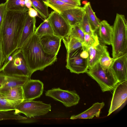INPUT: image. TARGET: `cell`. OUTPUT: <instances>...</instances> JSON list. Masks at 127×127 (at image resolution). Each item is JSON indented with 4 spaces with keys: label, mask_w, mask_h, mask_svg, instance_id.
<instances>
[{
    "label": "cell",
    "mask_w": 127,
    "mask_h": 127,
    "mask_svg": "<svg viewBox=\"0 0 127 127\" xmlns=\"http://www.w3.org/2000/svg\"><path fill=\"white\" fill-rule=\"evenodd\" d=\"M20 121H21V122L24 123H32L35 122V120L32 119H28L27 118L26 119L22 120Z\"/></svg>",
    "instance_id": "74e56055"
},
{
    "label": "cell",
    "mask_w": 127,
    "mask_h": 127,
    "mask_svg": "<svg viewBox=\"0 0 127 127\" xmlns=\"http://www.w3.org/2000/svg\"><path fill=\"white\" fill-rule=\"evenodd\" d=\"M0 72L7 76H26L29 79L32 75L20 49L16 50L8 57Z\"/></svg>",
    "instance_id": "277c9868"
},
{
    "label": "cell",
    "mask_w": 127,
    "mask_h": 127,
    "mask_svg": "<svg viewBox=\"0 0 127 127\" xmlns=\"http://www.w3.org/2000/svg\"><path fill=\"white\" fill-rule=\"evenodd\" d=\"M97 35L95 33L94 35L85 33L84 41L83 43V50H87L91 46H95L99 44Z\"/></svg>",
    "instance_id": "83f0119b"
},
{
    "label": "cell",
    "mask_w": 127,
    "mask_h": 127,
    "mask_svg": "<svg viewBox=\"0 0 127 127\" xmlns=\"http://www.w3.org/2000/svg\"><path fill=\"white\" fill-rule=\"evenodd\" d=\"M82 50V47L67 52L65 67L71 72L79 74L86 73L88 69L87 59L83 58L80 56Z\"/></svg>",
    "instance_id": "52a82bcc"
},
{
    "label": "cell",
    "mask_w": 127,
    "mask_h": 127,
    "mask_svg": "<svg viewBox=\"0 0 127 127\" xmlns=\"http://www.w3.org/2000/svg\"><path fill=\"white\" fill-rule=\"evenodd\" d=\"M22 86L24 100H33L43 94V84L39 80L29 79Z\"/></svg>",
    "instance_id": "8fae6325"
},
{
    "label": "cell",
    "mask_w": 127,
    "mask_h": 127,
    "mask_svg": "<svg viewBox=\"0 0 127 127\" xmlns=\"http://www.w3.org/2000/svg\"><path fill=\"white\" fill-rule=\"evenodd\" d=\"M39 37L44 52L50 55L57 56L61 46L62 38L54 34L46 35Z\"/></svg>",
    "instance_id": "7c38bea8"
},
{
    "label": "cell",
    "mask_w": 127,
    "mask_h": 127,
    "mask_svg": "<svg viewBox=\"0 0 127 127\" xmlns=\"http://www.w3.org/2000/svg\"><path fill=\"white\" fill-rule=\"evenodd\" d=\"M107 48L105 45L99 43L96 46H91L87 48L89 54L87 59L88 69L99 62L102 56L107 51Z\"/></svg>",
    "instance_id": "9a60e30c"
},
{
    "label": "cell",
    "mask_w": 127,
    "mask_h": 127,
    "mask_svg": "<svg viewBox=\"0 0 127 127\" xmlns=\"http://www.w3.org/2000/svg\"><path fill=\"white\" fill-rule=\"evenodd\" d=\"M20 49L32 75L36 71L43 70L57 60V56L50 55L44 52L39 37L35 33Z\"/></svg>",
    "instance_id": "7a4b0ae2"
},
{
    "label": "cell",
    "mask_w": 127,
    "mask_h": 127,
    "mask_svg": "<svg viewBox=\"0 0 127 127\" xmlns=\"http://www.w3.org/2000/svg\"><path fill=\"white\" fill-rule=\"evenodd\" d=\"M15 110L0 111V121L5 120L20 121L27 119L20 115Z\"/></svg>",
    "instance_id": "484cf974"
},
{
    "label": "cell",
    "mask_w": 127,
    "mask_h": 127,
    "mask_svg": "<svg viewBox=\"0 0 127 127\" xmlns=\"http://www.w3.org/2000/svg\"><path fill=\"white\" fill-rule=\"evenodd\" d=\"M104 105L105 103L103 102L95 103L86 111L78 114L72 116L70 119L71 120L78 119H92L95 116L98 117L101 110Z\"/></svg>",
    "instance_id": "d6986e66"
},
{
    "label": "cell",
    "mask_w": 127,
    "mask_h": 127,
    "mask_svg": "<svg viewBox=\"0 0 127 127\" xmlns=\"http://www.w3.org/2000/svg\"><path fill=\"white\" fill-rule=\"evenodd\" d=\"M0 94L7 100L22 102L24 100L22 86H16L0 89Z\"/></svg>",
    "instance_id": "2e32d148"
},
{
    "label": "cell",
    "mask_w": 127,
    "mask_h": 127,
    "mask_svg": "<svg viewBox=\"0 0 127 127\" xmlns=\"http://www.w3.org/2000/svg\"><path fill=\"white\" fill-rule=\"evenodd\" d=\"M32 3L31 0H29L25 3L26 6L28 9L31 7Z\"/></svg>",
    "instance_id": "f35d334b"
},
{
    "label": "cell",
    "mask_w": 127,
    "mask_h": 127,
    "mask_svg": "<svg viewBox=\"0 0 127 127\" xmlns=\"http://www.w3.org/2000/svg\"><path fill=\"white\" fill-rule=\"evenodd\" d=\"M44 4L54 11L61 14L66 10L76 7L65 3L59 0H46Z\"/></svg>",
    "instance_id": "7402d4cb"
},
{
    "label": "cell",
    "mask_w": 127,
    "mask_h": 127,
    "mask_svg": "<svg viewBox=\"0 0 127 127\" xmlns=\"http://www.w3.org/2000/svg\"><path fill=\"white\" fill-rule=\"evenodd\" d=\"M100 39L104 43L108 45L111 44L113 32V27L105 20L100 22L99 28Z\"/></svg>",
    "instance_id": "ffe728a7"
},
{
    "label": "cell",
    "mask_w": 127,
    "mask_h": 127,
    "mask_svg": "<svg viewBox=\"0 0 127 127\" xmlns=\"http://www.w3.org/2000/svg\"><path fill=\"white\" fill-rule=\"evenodd\" d=\"M3 60L4 53L2 46V39L0 36V68L3 64Z\"/></svg>",
    "instance_id": "e575fe53"
},
{
    "label": "cell",
    "mask_w": 127,
    "mask_h": 127,
    "mask_svg": "<svg viewBox=\"0 0 127 127\" xmlns=\"http://www.w3.org/2000/svg\"><path fill=\"white\" fill-rule=\"evenodd\" d=\"M83 7L92 29L95 32L99 28V20L93 11L90 2L86 3Z\"/></svg>",
    "instance_id": "44dd1931"
},
{
    "label": "cell",
    "mask_w": 127,
    "mask_h": 127,
    "mask_svg": "<svg viewBox=\"0 0 127 127\" xmlns=\"http://www.w3.org/2000/svg\"><path fill=\"white\" fill-rule=\"evenodd\" d=\"M29 0H25V3L27 2Z\"/></svg>",
    "instance_id": "ab89813d"
},
{
    "label": "cell",
    "mask_w": 127,
    "mask_h": 127,
    "mask_svg": "<svg viewBox=\"0 0 127 127\" xmlns=\"http://www.w3.org/2000/svg\"><path fill=\"white\" fill-rule=\"evenodd\" d=\"M51 109L50 104H45L40 101L24 100L18 105L15 110L31 118L45 115Z\"/></svg>",
    "instance_id": "8992f818"
},
{
    "label": "cell",
    "mask_w": 127,
    "mask_h": 127,
    "mask_svg": "<svg viewBox=\"0 0 127 127\" xmlns=\"http://www.w3.org/2000/svg\"><path fill=\"white\" fill-rule=\"evenodd\" d=\"M113 28L111 45L115 59L127 54V22L124 15L117 14Z\"/></svg>",
    "instance_id": "3957f363"
},
{
    "label": "cell",
    "mask_w": 127,
    "mask_h": 127,
    "mask_svg": "<svg viewBox=\"0 0 127 127\" xmlns=\"http://www.w3.org/2000/svg\"><path fill=\"white\" fill-rule=\"evenodd\" d=\"M42 0L43 1H45L46 0Z\"/></svg>",
    "instance_id": "60d3db41"
},
{
    "label": "cell",
    "mask_w": 127,
    "mask_h": 127,
    "mask_svg": "<svg viewBox=\"0 0 127 127\" xmlns=\"http://www.w3.org/2000/svg\"><path fill=\"white\" fill-rule=\"evenodd\" d=\"M5 3L0 4V36L3 19L6 11Z\"/></svg>",
    "instance_id": "d6a6232c"
},
{
    "label": "cell",
    "mask_w": 127,
    "mask_h": 127,
    "mask_svg": "<svg viewBox=\"0 0 127 127\" xmlns=\"http://www.w3.org/2000/svg\"><path fill=\"white\" fill-rule=\"evenodd\" d=\"M113 91L107 116L120 108L126 101L127 80L118 83Z\"/></svg>",
    "instance_id": "30bf717a"
},
{
    "label": "cell",
    "mask_w": 127,
    "mask_h": 127,
    "mask_svg": "<svg viewBox=\"0 0 127 127\" xmlns=\"http://www.w3.org/2000/svg\"><path fill=\"white\" fill-rule=\"evenodd\" d=\"M67 52L75 50L83 46V43L78 39L68 35L62 39Z\"/></svg>",
    "instance_id": "cb8c5ba5"
},
{
    "label": "cell",
    "mask_w": 127,
    "mask_h": 127,
    "mask_svg": "<svg viewBox=\"0 0 127 127\" xmlns=\"http://www.w3.org/2000/svg\"><path fill=\"white\" fill-rule=\"evenodd\" d=\"M28 12L6 11L0 36L4 53V63L17 47ZM4 64V63H3Z\"/></svg>",
    "instance_id": "6da1fadb"
},
{
    "label": "cell",
    "mask_w": 127,
    "mask_h": 127,
    "mask_svg": "<svg viewBox=\"0 0 127 127\" xmlns=\"http://www.w3.org/2000/svg\"><path fill=\"white\" fill-rule=\"evenodd\" d=\"M35 33L39 37L46 35L54 34L51 26L47 19H45L36 29Z\"/></svg>",
    "instance_id": "4316f807"
},
{
    "label": "cell",
    "mask_w": 127,
    "mask_h": 127,
    "mask_svg": "<svg viewBox=\"0 0 127 127\" xmlns=\"http://www.w3.org/2000/svg\"><path fill=\"white\" fill-rule=\"evenodd\" d=\"M45 95L61 102L66 107L77 105L80 99L79 96L75 91L63 90L59 88L48 90Z\"/></svg>",
    "instance_id": "ba28073f"
},
{
    "label": "cell",
    "mask_w": 127,
    "mask_h": 127,
    "mask_svg": "<svg viewBox=\"0 0 127 127\" xmlns=\"http://www.w3.org/2000/svg\"><path fill=\"white\" fill-rule=\"evenodd\" d=\"M118 83L127 80V54L114 59L109 67Z\"/></svg>",
    "instance_id": "4fadbf2b"
},
{
    "label": "cell",
    "mask_w": 127,
    "mask_h": 127,
    "mask_svg": "<svg viewBox=\"0 0 127 127\" xmlns=\"http://www.w3.org/2000/svg\"><path fill=\"white\" fill-rule=\"evenodd\" d=\"M21 102L10 100L2 97L0 94V111L15 110Z\"/></svg>",
    "instance_id": "f1b7e54d"
},
{
    "label": "cell",
    "mask_w": 127,
    "mask_h": 127,
    "mask_svg": "<svg viewBox=\"0 0 127 127\" xmlns=\"http://www.w3.org/2000/svg\"><path fill=\"white\" fill-rule=\"evenodd\" d=\"M88 56V52L86 50H83L80 54V56L83 59H87Z\"/></svg>",
    "instance_id": "8d00e7d4"
},
{
    "label": "cell",
    "mask_w": 127,
    "mask_h": 127,
    "mask_svg": "<svg viewBox=\"0 0 127 127\" xmlns=\"http://www.w3.org/2000/svg\"><path fill=\"white\" fill-rule=\"evenodd\" d=\"M5 3L7 11L26 12L29 10L25 0H6Z\"/></svg>",
    "instance_id": "603a6c76"
},
{
    "label": "cell",
    "mask_w": 127,
    "mask_h": 127,
    "mask_svg": "<svg viewBox=\"0 0 127 127\" xmlns=\"http://www.w3.org/2000/svg\"><path fill=\"white\" fill-rule=\"evenodd\" d=\"M86 73L97 83L103 92L113 91L118 83L110 68L103 69L99 62Z\"/></svg>",
    "instance_id": "5b68a950"
},
{
    "label": "cell",
    "mask_w": 127,
    "mask_h": 127,
    "mask_svg": "<svg viewBox=\"0 0 127 127\" xmlns=\"http://www.w3.org/2000/svg\"><path fill=\"white\" fill-rule=\"evenodd\" d=\"M114 60V58L110 57L109 53L107 51L101 57L99 63L103 69H106L110 67Z\"/></svg>",
    "instance_id": "4dcf8cb0"
},
{
    "label": "cell",
    "mask_w": 127,
    "mask_h": 127,
    "mask_svg": "<svg viewBox=\"0 0 127 127\" xmlns=\"http://www.w3.org/2000/svg\"><path fill=\"white\" fill-rule=\"evenodd\" d=\"M28 13L29 15L31 17H35L38 15V12L37 11L31 7L29 9Z\"/></svg>",
    "instance_id": "d590c367"
},
{
    "label": "cell",
    "mask_w": 127,
    "mask_h": 127,
    "mask_svg": "<svg viewBox=\"0 0 127 127\" xmlns=\"http://www.w3.org/2000/svg\"><path fill=\"white\" fill-rule=\"evenodd\" d=\"M85 13L83 7L80 6L66 10L60 14L72 26L78 24L82 20Z\"/></svg>",
    "instance_id": "ac0fdd59"
},
{
    "label": "cell",
    "mask_w": 127,
    "mask_h": 127,
    "mask_svg": "<svg viewBox=\"0 0 127 127\" xmlns=\"http://www.w3.org/2000/svg\"><path fill=\"white\" fill-rule=\"evenodd\" d=\"M79 24L85 33L91 35L95 34V32L92 29L85 13L82 20Z\"/></svg>",
    "instance_id": "1f68e13d"
},
{
    "label": "cell",
    "mask_w": 127,
    "mask_h": 127,
    "mask_svg": "<svg viewBox=\"0 0 127 127\" xmlns=\"http://www.w3.org/2000/svg\"><path fill=\"white\" fill-rule=\"evenodd\" d=\"M47 19L51 26L54 35L62 39L69 35L71 26L61 14L52 11Z\"/></svg>",
    "instance_id": "9c48e42d"
},
{
    "label": "cell",
    "mask_w": 127,
    "mask_h": 127,
    "mask_svg": "<svg viewBox=\"0 0 127 127\" xmlns=\"http://www.w3.org/2000/svg\"><path fill=\"white\" fill-rule=\"evenodd\" d=\"M32 6L39 14L42 18L46 19L49 14L48 9V7L41 0H31Z\"/></svg>",
    "instance_id": "d4e9b609"
},
{
    "label": "cell",
    "mask_w": 127,
    "mask_h": 127,
    "mask_svg": "<svg viewBox=\"0 0 127 127\" xmlns=\"http://www.w3.org/2000/svg\"><path fill=\"white\" fill-rule=\"evenodd\" d=\"M69 36L74 37L83 43L84 41L85 33L79 24L71 26Z\"/></svg>",
    "instance_id": "f546056e"
},
{
    "label": "cell",
    "mask_w": 127,
    "mask_h": 127,
    "mask_svg": "<svg viewBox=\"0 0 127 127\" xmlns=\"http://www.w3.org/2000/svg\"><path fill=\"white\" fill-rule=\"evenodd\" d=\"M36 22L35 17H31L28 14L22 29L17 49H21L28 39L35 33L36 29Z\"/></svg>",
    "instance_id": "5bb4252c"
},
{
    "label": "cell",
    "mask_w": 127,
    "mask_h": 127,
    "mask_svg": "<svg viewBox=\"0 0 127 127\" xmlns=\"http://www.w3.org/2000/svg\"><path fill=\"white\" fill-rule=\"evenodd\" d=\"M65 3L76 7H80L81 0H59Z\"/></svg>",
    "instance_id": "836d02e7"
},
{
    "label": "cell",
    "mask_w": 127,
    "mask_h": 127,
    "mask_svg": "<svg viewBox=\"0 0 127 127\" xmlns=\"http://www.w3.org/2000/svg\"><path fill=\"white\" fill-rule=\"evenodd\" d=\"M29 79L24 76H9L0 72V89L16 86H22Z\"/></svg>",
    "instance_id": "e0dca14e"
}]
</instances>
